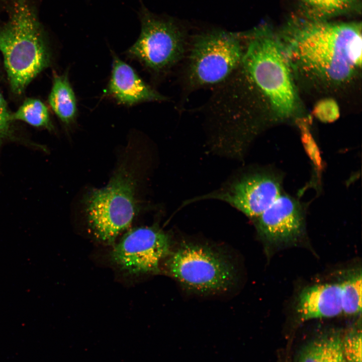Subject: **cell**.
Segmentation results:
<instances>
[{
    "label": "cell",
    "instance_id": "6da1fadb",
    "mask_svg": "<svg viewBox=\"0 0 362 362\" xmlns=\"http://www.w3.org/2000/svg\"><path fill=\"white\" fill-rule=\"evenodd\" d=\"M291 68L322 84H345L361 66V24L333 22L307 12L294 15L279 34Z\"/></svg>",
    "mask_w": 362,
    "mask_h": 362
},
{
    "label": "cell",
    "instance_id": "7a4b0ae2",
    "mask_svg": "<svg viewBox=\"0 0 362 362\" xmlns=\"http://www.w3.org/2000/svg\"><path fill=\"white\" fill-rule=\"evenodd\" d=\"M242 35L241 61L222 84L227 99L234 103L261 95L278 117H290L296 109L297 96L292 68L279 35L266 26Z\"/></svg>",
    "mask_w": 362,
    "mask_h": 362
},
{
    "label": "cell",
    "instance_id": "3957f363",
    "mask_svg": "<svg viewBox=\"0 0 362 362\" xmlns=\"http://www.w3.org/2000/svg\"><path fill=\"white\" fill-rule=\"evenodd\" d=\"M14 13L0 30V50L13 91L21 94L48 64L40 29L26 0H17Z\"/></svg>",
    "mask_w": 362,
    "mask_h": 362
},
{
    "label": "cell",
    "instance_id": "277c9868",
    "mask_svg": "<svg viewBox=\"0 0 362 362\" xmlns=\"http://www.w3.org/2000/svg\"><path fill=\"white\" fill-rule=\"evenodd\" d=\"M167 273L189 290L207 294L224 292L236 281L234 264L223 253L205 244L184 242L166 257Z\"/></svg>",
    "mask_w": 362,
    "mask_h": 362
},
{
    "label": "cell",
    "instance_id": "5b68a950",
    "mask_svg": "<svg viewBox=\"0 0 362 362\" xmlns=\"http://www.w3.org/2000/svg\"><path fill=\"white\" fill-rule=\"evenodd\" d=\"M243 50L241 34L215 30L195 36L185 70L187 89L222 83L239 66Z\"/></svg>",
    "mask_w": 362,
    "mask_h": 362
},
{
    "label": "cell",
    "instance_id": "8992f818",
    "mask_svg": "<svg viewBox=\"0 0 362 362\" xmlns=\"http://www.w3.org/2000/svg\"><path fill=\"white\" fill-rule=\"evenodd\" d=\"M135 183L121 167L104 188L92 190L86 199L88 221L96 236L113 242L132 222L136 211Z\"/></svg>",
    "mask_w": 362,
    "mask_h": 362
},
{
    "label": "cell",
    "instance_id": "52a82bcc",
    "mask_svg": "<svg viewBox=\"0 0 362 362\" xmlns=\"http://www.w3.org/2000/svg\"><path fill=\"white\" fill-rule=\"evenodd\" d=\"M140 18V35L128 54L153 72L168 71L187 53L184 33L172 21L155 16L145 8L141 9Z\"/></svg>",
    "mask_w": 362,
    "mask_h": 362
},
{
    "label": "cell",
    "instance_id": "ba28073f",
    "mask_svg": "<svg viewBox=\"0 0 362 362\" xmlns=\"http://www.w3.org/2000/svg\"><path fill=\"white\" fill-rule=\"evenodd\" d=\"M170 239L157 227L136 228L127 233L114 247L113 261L132 274L155 273L170 251Z\"/></svg>",
    "mask_w": 362,
    "mask_h": 362
},
{
    "label": "cell",
    "instance_id": "9c48e42d",
    "mask_svg": "<svg viewBox=\"0 0 362 362\" xmlns=\"http://www.w3.org/2000/svg\"><path fill=\"white\" fill-rule=\"evenodd\" d=\"M281 195V186L276 178L265 173H255L236 179L221 189L191 199L187 203L215 199L256 219Z\"/></svg>",
    "mask_w": 362,
    "mask_h": 362
},
{
    "label": "cell",
    "instance_id": "30bf717a",
    "mask_svg": "<svg viewBox=\"0 0 362 362\" xmlns=\"http://www.w3.org/2000/svg\"><path fill=\"white\" fill-rule=\"evenodd\" d=\"M256 220L259 233L272 243L294 240L303 229L300 207L295 200L287 195H281Z\"/></svg>",
    "mask_w": 362,
    "mask_h": 362
},
{
    "label": "cell",
    "instance_id": "8fae6325",
    "mask_svg": "<svg viewBox=\"0 0 362 362\" xmlns=\"http://www.w3.org/2000/svg\"><path fill=\"white\" fill-rule=\"evenodd\" d=\"M107 94L120 104L165 101L167 99L145 82L129 65L114 55Z\"/></svg>",
    "mask_w": 362,
    "mask_h": 362
},
{
    "label": "cell",
    "instance_id": "7c38bea8",
    "mask_svg": "<svg viewBox=\"0 0 362 362\" xmlns=\"http://www.w3.org/2000/svg\"><path fill=\"white\" fill-rule=\"evenodd\" d=\"M295 311L299 319L329 318L342 314L340 283L312 285L299 293Z\"/></svg>",
    "mask_w": 362,
    "mask_h": 362
},
{
    "label": "cell",
    "instance_id": "4fadbf2b",
    "mask_svg": "<svg viewBox=\"0 0 362 362\" xmlns=\"http://www.w3.org/2000/svg\"><path fill=\"white\" fill-rule=\"evenodd\" d=\"M342 337L338 332L327 333L312 340L301 350L298 362H346Z\"/></svg>",
    "mask_w": 362,
    "mask_h": 362
},
{
    "label": "cell",
    "instance_id": "5bb4252c",
    "mask_svg": "<svg viewBox=\"0 0 362 362\" xmlns=\"http://www.w3.org/2000/svg\"><path fill=\"white\" fill-rule=\"evenodd\" d=\"M49 103L62 122L69 124L73 121L77 113L76 100L67 76L55 77Z\"/></svg>",
    "mask_w": 362,
    "mask_h": 362
},
{
    "label": "cell",
    "instance_id": "9a60e30c",
    "mask_svg": "<svg viewBox=\"0 0 362 362\" xmlns=\"http://www.w3.org/2000/svg\"><path fill=\"white\" fill-rule=\"evenodd\" d=\"M305 6L306 11L323 19L359 12L361 0H300Z\"/></svg>",
    "mask_w": 362,
    "mask_h": 362
},
{
    "label": "cell",
    "instance_id": "2e32d148",
    "mask_svg": "<svg viewBox=\"0 0 362 362\" xmlns=\"http://www.w3.org/2000/svg\"><path fill=\"white\" fill-rule=\"evenodd\" d=\"M361 273L356 270L340 283L342 314H360L361 310Z\"/></svg>",
    "mask_w": 362,
    "mask_h": 362
},
{
    "label": "cell",
    "instance_id": "e0dca14e",
    "mask_svg": "<svg viewBox=\"0 0 362 362\" xmlns=\"http://www.w3.org/2000/svg\"><path fill=\"white\" fill-rule=\"evenodd\" d=\"M21 120L36 127L47 126L49 123V113L46 106L41 101L28 99L12 115L10 120Z\"/></svg>",
    "mask_w": 362,
    "mask_h": 362
},
{
    "label": "cell",
    "instance_id": "ac0fdd59",
    "mask_svg": "<svg viewBox=\"0 0 362 362\" xmlns=\"http://www.w3.org/2000/svg\"><path fill=\"white\" fill-rule=\"evenodd\" d=\"M342 350L346 362H361V329L354 328L342 339Z\"/></svg>",
    "mask_w": 362,
    "mask_h": 362
},
{
    "label": "cell",
    "instance_id": "d6986e66",
    "mask_svg": "<svg viewBox=\"0 0 362 362\" xmlns=\"http://www.w3.org/2000/svg\"><path fill=\"white\" fill-rule=\"evenodd\" d=\"M312 113L316 119L326 123L334 122L340 116L339 107L337 103L330 98L318 101L314 105Z\"/></svg>",
    "mask_w": 362,
    "mask_h": 362
},
{
    "label": "cell",
    "instance_id": "ffe728a7",
    "mask_svg": "<svg viewBox=\"0 0 362 362\" xmlns=\"http://www.w3.org/2000/svg\"><path fill=\"white\" fill-rule=\"evenodd\" d=\"M10 121V115L6 103L0 93V138L6 133Z\"/></svg>",
    "mask_w": 362,
    "mask_h": 362
}]
</instances>
